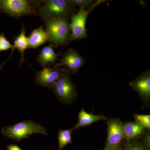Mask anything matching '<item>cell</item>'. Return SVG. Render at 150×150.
Wrapping results in <instances>:
<instances>
[{
  "label": "cell",
  "mask_w": 150,
  "mask_h": 150,
  "mask_svg": "<svg viewBox=\"0 0 150 150\" xmlns=\"http://www.w3.org/2000/svg\"><path fill=\"white\" fill-rule=\"evenodd\" d=\"M51 89L57 99L65 104L74 102L77 96L76 88L71 80L69 72L65 68Z\"/></svg>",
  "instance_id": "obj_5"
},
{
  "label": "cell",
  "mask_w": 150,
  "mask_h": 150,
  "mask_svg": "<svg viewBox=\"0 0 150 150\" xmlns=\"http://www.w3.org/2000/svg\"><path fill=\"white\" fill-rule=\"evenodd\" d=\"M123 148V150H148L139 142L134 140L127 142Z\"/></svg>",
  "instance_id": "obj_19"
},
{
  "label": "cell",
  "mask_w": 150,
  "mask_h": 150,
  "mask_svg": "<svg viewBox=\"0 0 150 150\" xmlns=\"http://www.w3.org/2000/svg\"><path fill=\"white\" fill-rule=\"evenodd\" d=\"M54 46L52 43L43 48L37 58V62L43 68L55 65L59 53L54 50Z\"/></svg>",
  "instance_id": "obj_11"
},
{
  "label": "cell",
  "mask_w": 150,
  "mask_h": 150,
  "mask_svg": "<svg viewBox=\"0 0 150 150\" xmlns=\"http://www.w3.org/2000/svg\"><path fill=\"white\" fill-rule=\"evenodd\" d=\"M48 33L43 28L42 25L38 28L33 30L28 37V45L27 48L36 49L48 41Z\"/></svg>",
  "instance_id": "obj_12"
},
{
  "label": "cell",
  "mask_w": 150,
  "mask_h": 150,
  "mask_svg": "<svg viewBox=\"0 0 150 150\" xmlns=\"http://www.w3.org/2000/svg\"><path fill=\"white\" fill-rule=\"evenodd\" d=\"M64 69L61 67H54L53 69L45 67L41 71L35 72V84L51 89L60 77Z\"/></svg>",
  "instance_id": "obj_9"
},
{
  "label": "cell",
  "mask_w": 150,
  "mask_h": 150,
  "mask_svg": "<svg viewBox=\"0 0 150 150\" xmlns=\"http://www.w3.org/2000/svg\"><path fill=\"white\" fill-rule=\"evenodd\" d=\"M28 45V37L25 35V30L23 26L20 33L16 37L14 41L13 50L16 48L21 54L20 65H21L25 62L24 52L27 49Z\"/></svg>",
  "instance_id": "obj_15"
},
{
  "label": "cell",
  "mask_w": 150,
  "mask_h": 150,
  "mask_svg": "<svg viewBox=\"0 0 150 150\" xmlns=\"http://www.w3.org/2000/svg\"><path fill=\"white\" fill-rule=\"evenodd\" d=\"M10 49H12V54L14 50L13 45H12L9 41L6 38L4 33L2 32L0 34V52L6 51Z\"/></svg>",
  "instance_id": "obj_20"
},
{
  "label": "cell",
  "mask_w": 150,
  "mask_h": 150,
  "mask_svg": "<svg viewBox=\"0 0 150 150\" xmlns=\"http://www.w3.org/2000/svg\"><path fill=\"white\" fill-rule=\"evenodd\" d=\"M73 129L59 130L58 133L59 139V150H62L67 145L72 143L71 138L72 132Z\"/></svg>",
  "instance_id": "obj_16"
},
{
  "label": "cell",
  "mask_w": 150,
  "mask_h": 150,
  "mask_svg": "<svg viewBox=\"0 0 150 150\" xmlns=\"http://www.w3.org/2000/svg\"><path fill=\"white\" fill-rule=\"evenodd\" d=\"M108 135L105 148L114 150L121 144L124 138L123 125L118 118L108 119L107 123Z\"/></svg>",
  "instance_id": "obj_7"
},
{
  "label": "cell",
  "mask_w": 150,
  "mask_h": 150,
  "mask_svg": "<svg viewBox=\"0 0 150 150\" xmlns=\"http://www.w3.org/2000/svg\"><path fill=\"white\" fill-rule=\"evenodd\" d=\"M44 1L0 0V10L10 16L20 17L37 14L38 8Z\"/></svg>",
  "instance_id": "obj_3"
},
{
  "label": "cell",
  "mask_w": 150,
  "mask_h": 150,
  "mask_svg": "<svg viewBox=\"0 0 150 150\" xmlns=\"http://www.w3.org/2000/svg\"><path fill=\"white\" fill-rule=\"evenodd\" d=\"M71 3L74 5L75 6H79L83 7H89L90 8L96 7L99 4L105 1H93V0H70Z\"/></svg>",
  "instance_id": "obj_17"
},
{
  "label": "cell",
  "mask_w": 150,
  "mask_h": 150,
  "mask_svg": "<svg viewBox=\"0 0 150 150\" xmlns=\"http://www.w3.org/2000/svg\"><path fill=\"white\" fill-rule=\"evenodd\" d=\"M130 86L139 94L142 99L148 101L150 97V70L145 71L130 83Z\"/></svg>",
  "instance_id": "obj_10"
},
{
  "label": "cell",
  "mask_w": 150,
  "mask_h": 150,
  "mask_svg": "<svg viewBox=\"0 0 150 150\" xmlns=\"http://www.w3.org/2000/svg\"><path fill=\"white\" fill-rule=\"evenodd\" d=\"M80 9L77 13L73 14L71 16V23L70 24V30L71 33L69 36V41L81 40L86 38L87 36L86 28V23L88 14L95 7L86 10L83 7H80Z\"/></svg>",
  "instance_id": "obj_6"
},
{
  "label": "cell",
  "mask_w": 150,
  "mask_h": 150,
  "mask_svg": "<svg viewBox=\"0 0 150 150\" xmlns=\"http://www.w3.org/2000/svg\"><path fill=\"white\" fill-rule=\"evenodd\" d=\"M8 150H22L18 145L10 144L7 146Z\"/></svg>",
  "instance_id": "obj_21"
},
{
  "label": "cell",
  "mask_w": 150,
  "mask_h": 150,
  "mask_svg": "<svg viewBox=\"0 0 150 150\" xmlns=\"http://www.w3.org/2000/svg\"><path fill=\"white\" fill-rule=\"evenodd\" d=\"M85 62L84 58L81 56L76 50L70 48L65 52L59 63L54 65V67L65 66L69 73L75 75L83 66Z\"/></svg>",
  "instance_id": "obj_8"
},
{
  "label": "cell",
  "mask_w": 150,
  "mask_h": 150,
  "mask_svg": "<svg viewBox=\"0 0 150 150\" xmlns=\"http://www.w3.org/2000/svg\"><path fill=\"white\" fill-rule=\"evenodd\" d=\"M6 61L5 62H4V63H2V64H1L0 65V71H1V70L2 69H3V66H4V65L5 64Z\"/></svg>",
  "instance_id": "obj_23"
},
{
  "label": "cell",
  "mask_w": 150,
  "mask_h": 150,
  "mask_svg": "<svg viewBox=\"0 0 150 150\" xmlns=\"http://www.w3.org/2000/svg\"><path fill=\"white\" fill-rule=\"evenodd\" d=\"M124 138L127 142L139 137L144 133L145 128L136 122H129L123 124Z\"/></svg>",
  "instance_id": "obj_14"
},
{
  "label": "cell",
  "mask_w": 150,
  "mask_h": 150,
  "mask_svg": "<svg viewBox=\"0 0 150 150\" xmlns=\"http://www.w3.org/2000/svg\"><path fill=\"white\" fill-rule=\"evenodd\" d=\"M106 120L103 115H94L86 112L84 108H82L78 114V123L72 128L73 130L78 129L81 127L90 126L97 121Z\"/></svg>",
  "instance_id": "obj_13"
},
{
  "label": "cell",
  "mask_w": 150,
  "mask_h": 150,
  "mask_svg": "<svg viewBox=\"0 0 150 150\" xmlns=\"http://www.w3.org/2000/svg\"><path fill=\"white\" fill-rule=\"evenodd\" d=\"M108 150L107 149H106V148H105L104 149H103V150Z\"/></svg>",
  "instance_id": "obj_24"
},
{
  "label": "cell",
  "mask_w": 150,
  "mask_h": 150,
  "mask_svg": "<svg viewBox=\"0 0 150 150\" xmlns=\"http://www.w3.org/2000/svg\"><path fill=\"white\" fill-rule=\"evenodd\" d=\"M38 8L37 14L44 21L67 18L73 14L75 6L70 0H47Z\"/></svg>",
  "instance_id": "obj_2"
},
{
  "label": "cell",
  "mask_w": 150,
  "mask_h": 150,
  "mask_svg": "<svg viewBox=\"0 0 150 150\" xmlns=\"http://www.w3.org/2000/svg\"><path fill=\"white\" fill-rule=\"evenodd\" d=\"M136 122L144 128L150 130V115H142L135 114L134 115Z\"/></svg>",
  "instance_id": "obj_18"
},
{
  "label": "cell",
  "mask_w": 150,
  "mask_h": 150,
  "mask_svg": "<svg viewBox=\"0 0 150 150\" xmlns=\"http://www.w3.org/2000/svg\"><path fill=\"white\" fill-rule=\"evenodd\" d=\"M2 134L11 139L20 142L28 139L33 134H40L48 136L47 129L39 123L31 120L22 121L13 126H6L1 129Z\"/></svg>",
  "instance_id": "obj_1"
},
{
  "label": "cell",
  "mask_w": 150,
  "mask_h": 150,
  "mask_svg": "<svg viewBox=\"0 0 150 150\" xmlns=\"http://www.w3.org/2000/svg\"><path fill=\"white\" fill-rule=\"evenodd\" d=\"M114 150H123V148L121 144L119 147H118L117 149H115Z\"/></svg>",
  "instance_id": "obj_22"
},
{
  "label": "cell",
  "mask_w": 150,
  "mask_h": 150,
  "mask_svg": "<svg viewBox=\"0 0 150 150\" xmlns=\"http://www.w3.org/2000/svg\"><path fill=\"white\" fill-rule=\"evenodd\" d=\"M45 22L48 42H51L56 47L69 43L70 28L68 18L50 19Z\"/></svg>",
  "instance_id": "obj_4"
}]
</instances>
